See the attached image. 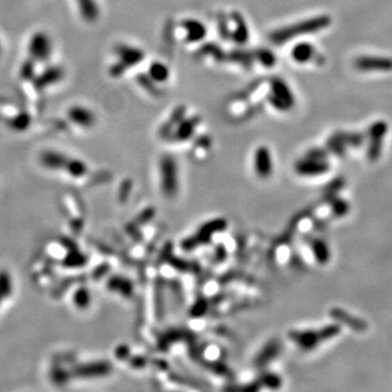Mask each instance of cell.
<instances>
[{
  "mask_svg": "<svg viewBox=\"0 0 392 392\" xmlns=\"http://www.w3.org/2000/svg\"><path fill=\"white\" fill-rule=\"evenodd\" d=\"M330 17L327 15L311 17V19L301 21L296 24L289 25L287 28H282L280 30L275 31L270 35V40L276 45H283L284 43L292 41L293 38L303 36V35L305 34L322 31L328 28V25L330 24Z\"/></svg>",
  "mask_w": 392,
  "mask_h": 392,
  "instance_id": "1",
  "label": "cell"
},
{
  "mask_svg": "<svg viewBox=\"0 0 392 392\" xmlns=\"http://www.w3.org/2000/svg\"><path fill=\"white\" fill-rule=\"evenodd\" d=\"M117 55L118 62L111 68V73L114 76L122 74L130 67L136 66L144 58V52L141 49L128 45H120L117 48Z\"/></svg>",
  "mask_w": 392,
  "mask_h": 392,
  "instance_id": "2",
  "label": "cell"
},
{
  "mask_svg": "<svg viewBox=\"0 0 392 392\" xmlns=\"http://www.w3.org/2000/svg\"><path fill=\"white\" fill-rule=\"evenodd\" d=\"M160 173H162V186L164 193L171 198L178 191V171L175 160L172 156H164L160 164Z\"/></svg>",
  "mask_w": 392,
  "mask_h": 392,
  "instance_id": "3",
  "label": "cell"
},
{
  "mask_svg": "<svg viewBox=\"0 0 392 392\" xmlns=\"http://www.w3.org/2000/svg\"><path fill=\"white\" fill-rule=\"evenodd\" d=\"M270 103L275 108L278 110H289L296 104L294 96L282 80H275L271 85V95H270Z\"/></svg>",
  "mask_w": 392,
  "mask_h": 392,
  "instance_id": "4",
  "label": "cell"
},
{
  "mask_svg": "<svg viewBox=\"0 0 392 392\" xmlns=\"http://www.w3.org/2000/svg\"><path fill=\"white\" fill-rule=\"evenodd\" d=\"M354 67L362 72L392 71V59L380 56H361L354 60Z\"/></svg>",
  "mask_w": 392,
  "mask_h": 392,
  "instance_id": "5",
  "label": "cell"
},
{
  "mask_svg": "<svg viewBox=\"0 0 392 392\" xmlns=\"http://www.w3.org/2000/svg\"><path fill=\"white\" fill-rule=\"evenodd\" d=\"M51 43L45 33H36L31 38L29 50L35 61L44 62L49 59L51 55Z\"/></svg>",
  "mask_w": 392,
  "mask_h": 392,
  "instance_id": "6",
  "label": "cell"
},
{
  "mask_svg": "<svg viewBox=\"0 0 392 392\" xmlns=\"http://www.w3.org/2000/svg\"><path fill=\"white\" fill-rule=\"evenodd\" d=\"M388 127L385 121H378L373 123L368 129V136H369V149L368 155L371 159H375L379 156L382 140H384Z\"/></svg>",
  "mask_w": 392,
  "mask_h": 392,
  "instance_id": "7",
  "label": "cell"
},
{
  "mask_svg": "<svg viewBox=\"0 0 392 392\" xmlns=\"http://www.w3.org/2000/svg\"><path fill=\"white\" fill-rule=\"evenodd\" d=\"M255 171L258 177L268 178L272 171V159L268 148L265 146L258 147L255 153Z\"/></svg>",
  "mask_w": 392,
  "mask_h": 392,
  "instance_id": "8",
  "label": "cell"
},
{
  "mask_svg": "<svg viewBox=\"0 0 392 392\" xmlns=\"http://www.w3.org/2000/svg\"><path fill=\"white\" fill-rule=\"evenodd\" d=\"M297 171L303 175H314L318 173H323L328 169L327 163H325L323 158H315L307 156L301 162L298 163Z\"/></svg>",
  "mask_w": 392,
  "mask_h": 392,
  "instance_id": "9",
  "label": "cell"
},
{
  "mask_svg": "<svg viewBox=\"0 0 392 392\" xmlns=\"http://www.w3.org/2000/svg\"><path fill=\"white\" fill-rule=\"evenodd\" d=\"M69 118L75 124L83 128H90L95 123V115L85 107L75 106L69 110Z\"/></svg>",
  "mask_w": 392,
  "mask_h": 392,
  "instance_id": "10",
  "label": "cell"
},
{
  "mask_svg": "<svg viewBox=\"0 0 392 392\" xmlns=\"http://www.w3.org/2000/svg\"><path fill=\"white\" fill-rule=\"evenodd\" d=\"M62 75H64V71L62 69L58 67H52L47 69L45 72H43L38 77L35 79L34 85L37 90H42V88H45L48 85L55 84L58 81L62 79Z\"/></svg>",
  "mask_w": 392,
  "mask_h": 392,
  "instance_id": "11",
  "label": "cell"
},
{
  "mask_svg": "<svg viewBox=\"0 0 392 392\" xmlns=\"http://www.w3.org/2000/svg\"><path fill=\"white\" fill-rule=\"evenodd\" d=\"M291 55L298 64H306L315 58L316 53L315 48L309 43H300L292 48Z\"/></svg>",
  "mask_w": 392,
  "mask_h": 392,
  "instance_id": "12",
  "label": "cell"
},
{
  "mask_svg": "<svg viewBox=\"0 0 392 392\" xmlns=\"http://www.w3.org/2000/svg\"><path fill=\"white\" fill-rule=\"evenodd\" d=\"M183 26L186 31V41L196 43L202 41L206 35V29L203 23L198 20H185Z\"/></svg>",
  "mask_w": 392,
  "mask_h": 392,
  "instance_id": "13",
  "label": "cell"
},
{
  "mask_svg": "<svg viewBox=\"0 0 392 392\" xmlns=\"http://www.w3.org/2000/svg\"><path fill=\"white\" fill-rule=\"evenodd\" d=\"M80 12L87 22H95L100 16V8L95 0H76Z\"/></svg>",
  "mask_w": 392,
  "mask_h": 392,
  "instance_id": "14",
  "label": "cell"
},
{
  "mask_svg": "<svg viewBox=\"0 0 392 392\" xmlns=\"http://www.w3.org/2000/svg\"><path fill=\"white\" fill-rule=\"evenodd\" d=\"M198 124V119H188L182 121L177 129V138L180 139V141H185L186 139H189L191 135H193L194 130Z\"/></svg>",
  "mask_w": 392,
  "mask_h": 392,
  "instance_id": "15",
  "label": "cell"
},
{
  "mask_svg": "<svg viewBox=\"0 0 392 392\" xmlns=\"http://www.w3.org/2000/svg\"><path fill=\"white\" fill-rule=\"evenodd\" d=\"M233 20L236 22V31L234 35H232V36L240 44L245 43L248 40V30L246 28L244 20L242 19V16L239 15L238 13L233 14Z\"/></svg>",
  "mask_w": 392,
  "mask_h": 392,
  "instance_id": "16",
  "label": "cell"
},
{
  "mask_svg": "<svg viewBox=\"0 0 392 392\" xmlns=\"http://www.w3.org/2000/svg\"><path fill=\"white\" fill-rule=\"evenodd\" d=\"M169 70L168 68L162 64V62H155L150 66L149 69V76L155 80L157 82H164L168 79Z\"/></svg>",
  "mask_w": 392,
  "mask_h": 392,
  "instance_id": "17",
  "label": "cell"
},
{
  "mask_svg": "<svg viewBox=\"0 0 392 392\" xmlns=\"http://www.w3.org/2000/svg\"><path fill=\"white\" fill-rule=\"evenodd\" d=\"M336 134L341 139V141L343 142L344 144H349L352 146H360L364 141V136H363V134H361V133L338 132V133H336Z\"/></svg>",
  "mask_w": 392,
  "mask_h": 392,
  "instance_id": "18",
  "label": "cell"
},
{
  "mask_svg": "<svg viewBox=\"0 0 392 392\" xmlns=\"http://www.w3.org/2000/svg\"><path fill=\"white\" fill-rule=\"evenodd\" d=\"M257 58L260 60L261 64H263L265 67H272L276 64V58L273 53L269 50L262 49L257 52Z\"/></svg>",
  "mask_w": 392,
  "mask_h": 392,
  "instance_id": "19",
  "label": "cell"
},
{
  "mask_svg": "<svg viewBox=\"0 0 392 392\" xmlns=\"http://www.w3.org/2000/svg\"><path fill=\"white\" fill-rule=\"evenodd\" d=\"M21 75L25 80H31L33 77V75H34V65H33L32 61L25 62V64L23 65V67L21 69Z\"/></svg>",
  "mask_w": 392,
  "mask_h": 392,
  "instance_id": "20",
  "label": "cell"
},
{
  "mask_svg": "<svg viewBox=\"0 0 392 392\" xmlns=\"http://www.w3.org/2000/svg\"><path fill=\"white\" fill-rule=\"evenodd\" d=\"M13 123L15 124V129H23L25 127H28L30 120L28 118V115H19V117L15 118Z\"/></svg>",
  "mask_w": 392,
  "mask_h": 392,
  "instance_id": "21",
  "label": "cell"
}]
</instances>
